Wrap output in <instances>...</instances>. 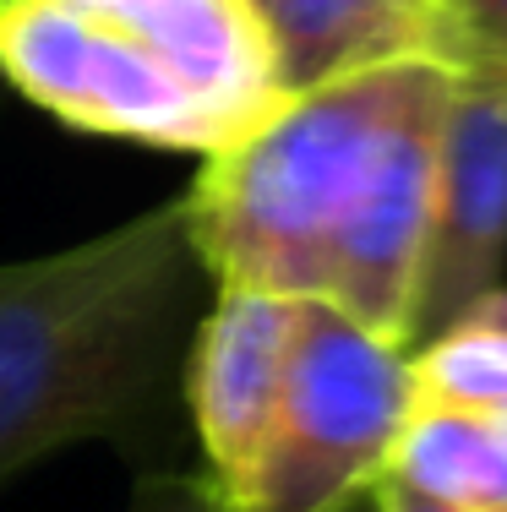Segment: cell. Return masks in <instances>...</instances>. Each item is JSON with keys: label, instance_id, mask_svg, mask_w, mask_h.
<instances>
[{"label": "cell", "instance_id": "obj_12", "mask_svg": "<svg viewBox=\"0 0 507 512\" xmlns=\"http://www.w3.org/2000/svg\"><path fill=\"white\" fill-rule=\"evenodd\" d=\"M371 491H377V512H469V507H453L431 491H415V485L398 480V474H377Z\"/></svg>", "mask_w": 507, "mask_h": 512}, {"label": "cell", "instance_id": "obj_2", "mask_svg": "<svg viewBox=\"0 0 507 512\" xmlns=\"http://www.w3.org/2000/svg\"><path fill=\"white\" fill-rule=\"evenodd\" d=\"M0 77L77 131L202 158L289 99L251 0H0Z\"/></svg>", "mask_w": 507, "mask_h": 512}, {"label": "cell", "instance_id": "obj_4", "mask_svg": "<svg viewBox=\"0 0 507 512\" xmlns=\"http://www.w3.org/2000/svg\"><path fill=\"white\" fill-rule=\"evenodd\" d=\"M409 414V355L328 300H295L279 414L229 512H333L377 485Z\"/></svg>", "mask_w": 507, "mask_h": 512}, {"label": "cell", "instance_id": "obj_3", "mask_svg": "<svg viewBox=\"0 0 507 512\" xmlns=\"http://www.w3.org/2000/svg\"><path fill=\"white\" fill-rule=\"evenodd\" d=\"M431 60L355 71L289 99L208 158L186 191V235L219 289L322 300L333 246L371 186L388 131Z\"/></svg>", "mask_w": 507, "mask_h": 512}, {"label": "cell", "instance_id": "obj_13", "mask_svg": "<svg viewBox=\"0 0 507 512\" xmlns=\"http://www.w3.org/2000/svg\"><path fill=\"white\" fill-rule=\"evenodd\" d=\"M333 512H377V491H371V485H366V491H355V496H349V502H338Z\"/></svg>", "mask_w": 507, "mask_h": 512}, {"label": "cell", "instance_id": "obj_9", "mask_svg": "<svg viewBox=\"0 0 507 512\" xmlns=\"http://www.w3.org/2000/svg\"><path fill=\"white\" fill-rule=\"evenodd\" d=\"M251 11L273 44L284 93L398 60H437L431 0H251Z\"/></svg>", "mask_w": 507, "mask_h": 512}, {"label": "cell", "instance_id": "obj_6", "mask_svg": "<svg viewBox=\"0 0 507 512\" xmlns=\"http://www.w3.org/2000/svg\"><path fill=\"white\" fill-rule=\"evenodd\" d=\"M507 262V77L453 71L437 137V186L420 251V284L409 311V344L420 349L475 300L502 289Z\"/></svg>", "mask_w": 507, "mask_h": 512}, {"label": "cell", "instance_id": "obj_10", "mask_svg": "<svg viewBox=\"0 0 507 512\" xmlns=\"http://www.w3.org/2000/svg\"><path fill=\"white\" fill-rule=\"evenodd\" d=\"M437 6V66L507 77V0H431Z\"/></svg>", "mask_w": 507, "mask_h": 512}, {"label": "cell", "instance_id": "obj_11", "mask_svg": "<svg viewBox=\"0 0 507 512\" xmlns=\"http://www.w3.org/2000/svg\"><path fill=\"white\" fill-rule=\"evenodd\" d=\"M126 512H224L213 480H148Z\"/></svg>", "mask_w": 507, "mask_h": 512}, {"label": "cell", "instance_id": "obj_5", "mask_svg": "<svg viewBox=\"0 0 507 512\" xmlns=\"http://www.w3.org/2000/svg\"><path fill=\"white\" fill-rule=\"evenodd\" d=\"M382 474L469 512H507V289L409 349V414Z\"/></svg>", "mask_w": 507, "mask_h": 512}, {"label": "cell", "instance_id": "obj_8", "mask_svg": "<svg viewBox=\"0 0 507 512\" xmlns=\"http://www.w3.org/2000/svg\"><path fill=\"white\" fill-rule=\"evenodd\" d=\"M289 338H295V300L262 289H219L191 349V414L224 512L268 447L289 371Z\"/></svg>", "mask_w": 507, "mask_h": 512}, {"label": "cell", "instance_id": "obj_1", "mask_svg": "<svg viewBox=\"0 0 507 512\" xmlns=\"http://www.w3.org/2000/svg\"><path fill=\"white\" fill-rule=\"evenodd\" d=\"M186 202L71 251L0 262V485L159 398L191 278Z\"/></svg>", "mask_w": 507, "mask_h": 512}, {"label": "cell", "instance_id": "obj_7", "mask_svg": "<svg viewBox=\"0 0 507 512\" xmlns=\"http://www.w3.org/2000/svg\"><path fill=\"white\" fill-rule=\"evenodd\" d=\"M448 88H453V71L437 66V60L409 88V99L388 131V148L371 169L366 197L349 213L344 235L333 246L328 284H322L328 306H338L349 322H360L366 333L388 338L398 349L409 344V311H415L420 251H426V224H431L437 137H442Z\"/></svg>", "mask_w": 507, "mask_h": 512}]
</instances>
